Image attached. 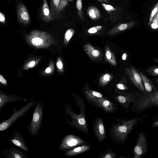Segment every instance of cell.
<instances>
[{"label": "cell", "mask_w": 158, "mask_h": 158, "mask_svg": "<svg viewBox=\"0 0 158 158\" xmlns=\"http://www.w3.org/2000/svg\"><path fill=\"white\" fill-rule=\"evenodd\" d=\"M138 122V119L134 118L130 119L117 118L116 122L112 123L110 128L109 135L111 140L117 144L124 143L128 135L133 130Z\"/></svg>", "instance_id": "1"}, {"label": "cell", "mask_w": 158, "mask_h": 158, "mask_svg": "<svg viewBox=\"0 0 158 158\" xmlns=\"http://www.w3.org/2000/svg\"><path fill=\"white\" fill-rule=\"evenodd\" d=\"M64 105L65 115H69L71 118V120L70 121L66 117L68 123L71 127H73L87 135H88L89 131L86 122L85 115L80 113L79 114L75 113L69 103H64Z\"/></svg>", "instance_id": "2"}, {"label": "cell", "mask_w": 158, "mask_h": 158, "mask_svg": "<svg viewBox=\"0 0 158 158\" xmlns=\"http://www.w3.org/2000/svg\"><path fill=\"white\" fill-rule=\"evenodd\" d=\"M44 108L43 102L40 100L37 101L31 120L27 127V131L33 137L38 135L40 132L42 122Z\"/></svg>", "instance_id": "3"}, {"label": "cell", "mask_w": 158, "mask_h": 158, "mask_svg": "<svg viewBox=\"0 0 158 158\" xmlns=\"http://www.w3.org/2000/svg\"><path fill=\"white\" fill-rule=\"evenodd\" d=\"M37 102L36 100L32 99L19 109L17 110L16 107H13L11 116L0 123V131H4L8 129L19 118L24 115L32 107L35 106Z\"/></svg>", "instance_id": "4"}, {"label": "cell", "mask_w": 158, "mask_h": 158, "mask_svg": "<svg viewBox=\"0 0 158 158\" xmlns=\"http://www.w3.org/2000/svg\"><path fill=\"white\" fill-rule=\"evenodd\" d=\"M131 109L138 112L154 106H158V90L154 93L147 95L139 96L135 98Z\"/></svg>", "instance_id": "5"}, {"label": "cell", "mask_w": 158, "mask_h": 158, "mask_svg": "<svg viewBox=\"0 0 158 158\" xmlns=\"http://www.w3.org/2000/svg\"><path fill=\"white\" fill-rule=\"evenodd\" d=\"M85 98L89 103L101 109L105 113H114L118 108L117 105L104 97Z\"/></svg>", "instance_id": "6"}, {"label": "cell", "mask_w": 158, "mask_h": 158, "mask_svg": "<svg viewBox=\"0 0 158 158\" xmlns=\"http://www.w3.org/2000/svg\"><path fill=\"white\" fill-rule=\"evenodd\" d=\"M86 142L76 135L69 134L61 140L58 148L60 151H66L76 147L86 144Z\"/></svg>", "instance_id": "7"}, {"label": "cell", "mask_w": 158, "mask_h": 158, "mask_svg": "<svg viewBox=\"0 0 158 158\" xmlns=\"http://www.w3.org/2000/svg\"><path fill=\"white\" fill-rule=\"evenodd\" d=\"M126 73L135 87L141 91L144 95H147L148 94L143 83L139 72L133 67L131 66L126 69Z\"/></svg>", "instance_id": "8"}, {"label": "cell", "mask_w": 158, "mask_h": 158, "mask_svg": "<svg viewBox=\"0 0 158 158\" xmlns=\"http://www.w3.org/2000/svg\"><path fill=\"white\" fill-rule=\"evenodd\" d=\"M93 130L98 141H103L106 137V133L104 123L102 118L96 117L93 122Z\"/></svg>", "instance_id": "9"}, {"label": "cell", "mask_w": 158, "mask_h": 158, "mask_svg": "<svg viewBox=\"0 0 158 158\" xmlns=\"http://www.w3.org/2000/svg\"><path fill=\"white\" fill-rule=\"evenodd\" d=\"M147 149L146 139L144 134L140 133L137 138V142L134 149L133 158H139L146 152Z\"/></svg>", "instance_id": "10"}, {"label": "cell", "mask_w": 158, "mask_h": 158, "mask_svg": "<svg viewBox=\"0 0 158 158\" xmlns=\"http://www.w3.org/2000/svg\"><path fill=\"white\" fill-rule=\"evenodd\" d=\"M104 9L109 15V19L112 22L120 20L122 18L123 9L121 7H115L104 3H101Z\"/></svg>", "instance_id": "11"}, {"label": "cell", "mask_w": 158, "mask_h": 158, "mask_svg": "<svg viewBox=\"0 0 158 158\" xmlns=\"http://www.w3.org/2000/svg\"><path fill=\"white\" fill-rule=\"evenodd\" d=\"M32 99L24 98L15 94L6 95L2 92L0 94V113L4 106L7 103L16 102H26L30 101Z\"/></svg>", "instance_id": "12"}, {"label": "cell", "mask_w": 158, "mask_h": 158, "mask_svg": "<svg viewBox=\"0 0 158 158\" xmlns=\"http://www.w3.org/2000/svg\"><path fill=\"white\" fill-rule=\"evenodd\" d=\"M114 101L125 109H128L131 104H132L136 98L135 96L130 94H119L113 98Z\"/></svg>", "instance_id": "13"}, {"label": "cell", "mask_w": 158, "mask_h": 158, "mask_svg": "<svg viewBox=\"0 0 158 158\" xmlns=\"http://www.w3.org/2000/svg\"><path fill=\"white\" fill-rule=\"evenodd\" d=\"M1 155L2 156L6 158H28L29 157L25 152L11 146L7 149L2 148Z\"/></svg>", "instance_id": "14"}, {"label": "cell", "mask_w": 158, "mask_h": 158, "mask_svg": "<svg viewBox=\"0 0 158 158\" xmlns=\"http://www.w3.org/2000/svg\"><path fill=\"white\" fill-rule=\"evenodd\" d=\"M29 37L33 45L40 47L44 45V40H47L49 35L44 32L33 31Z\"/></svg>", "instance_id": "15"}, {"label": "cell", "mask_w": 158, "mask_h": 158, "mask_svg": "<svg viewBox=\"0 0 158 158\" xmlns=\"http://www.w3.org/2000/svg\"><path fill=\"white\" fill-rule=\"evenodd\" d=\"M9 140L24 152H28L29 151V146L26 144L23 135L17 130L13 131V138L10 139Z\"/></svg>", "instance_id": "16"}, {"label": "cell", "mask_w": 158, "mask_h": 158, "mask_svg": "<svg viewBox=\"0 0 158 158\" xmlns=\"http://www.w3.org/2000/svg\"><path fill=\"white\" fill-rule=\"evenodd\" d=\"M52 17L54 18L59 15L67 5V0H50Z\"/></svg>", "instance_id": "17"}, {"label": "cell", "mask_w": 158, "mask_h": 158, "mask_svg": "<svg viewBox=\"0 0 158 158\" xmlns=\"http://www.w3.org/2000/svg\"><path fill=\"white\" fill-rule=\"evenodd\" d=\"M17 16L21 23L27 24L30 22V18L27 10L21 2H19L17 6Z\"/></svg>", "instance_id": "18"}, {"label": "cell", "mask_w": 158, "mask_h": 158, "mask_svg": "<svg viewBox=\"0 0 158 158\" xmlns=\"http://www.w3.org/2000/svg\"><path fill=\"white\" fill-rule=\"evenodd\" d=\"M90 148V146L85 144L65 151L64 153V155L67 157L73 156L86 152Z\"/></svg>", "instance_id": "19"}, {"label": "cell", "mask_w": 158, "mask_h": 158, "mask_svg": "<svg viewBox=\"0 0 158 158\" xmlns=\"http://www.w3.org/2000/svg\"><path fill=\"white\" fill-rule=\"evenodd\" d=\"M136 24V23L134 21L119 24L110 31L108 33L112 34L128 29L133 27Z\"/></svg>", "instance_id": "20"}, {"label": "cell", "mask_w": 158, "mask_h": 158, "mask_svg": "<svg viewBox=\"0 0 158 158\" xmlns=\"http://www.w3.org/2000/svg\"><path fill=\"white\" fill-rule=\"evenodd\" d=\"M139 73L147 92V95L151 94L156 92V89L151 81L141 72H139Z\"/></svg>", "instance_id": "21"}, {"label": "cell", "mask_w": 158, "mask_h": 158, "mask_svg": "<svg viewBox=\"0 0 158 158\" xmlns=\"http://www.w3.org/2000/svg\"><path fill=\"white\" fill-rule=\"evenodd\" d=\"M41 15L42 19L45 21L48 22L52 20L51 12L46 0H43Z\"/></svg>", "instance_id": "22"}, {"label": "cell", "mask_w": 158, "mask_h": 158, "mask_svg": "<svg viewBox=\"0 0 158 158\" xmlns=\"http://www.w3.org/2000/svg\"><path fill=\"white\" fill-rule=\"evenodd\" d=\"M87 13L92 19L94 20L99 19L101 16L99 10L94 6H90L88 8Z\"/></svg>", "instance_id": "23"}, {"label": "cell", "mask_w": 158, "mask_h": 158, "mask_svg": "<svg viewBox=\"0 0 158 158\" xmlns=\"http://www.w3.org/2000/svg\"><path fill=\"white\" fill-rule=\"evenodd\" d=\"M74 102L78 106L80 110V114L85 115L86 105L84 100L80 96H73Z\"/></svg>", "instance_id": "24"}, {"label": "cell", "mask_w": 158, "mask_h": 158, "mask_svg": "<svg viewBox=\"0 0 158 158\" xmlns=\"http://www.w3.org/2000/svg\"><path fill=\"white\" fill-rule=\"evenodd\" d=\"M117 155L110 148H107L104 151L100 153L98 156L100 158H115Z\"/></svg>", "instance_id": "25"}, {"label": "cell", "mask_w": 158, "mask_h": 158, "mask_svg": "<svg viewBox=\"0 0 158 158\" xmlns=\"http://www.w3.org/2000/svg\"><path fill=\"white\" fill-rule=\"evenodd\" d=\"M85 50L88 55L94 57H97L99 56L100 52L97 49H95L91 45L87 44L85 46Z\"/></svg>", "instance_id": "26"}, {"label": "cell", "mask_w": 158, "mask_h": 158, "mask_svg": "<svg viewBox=\"0 0 158 158\" xmlns=\"http://www.w3.org/2000/svg\"><path fill=\"white\" fill-rule=\"evenodd\" d=\"M106 56L107 59L111 64L114 65H116V61L115 56L108 48L106 49Z\"/></svg>", "instance_id": "27"}, {"label": "cell", "mask_w": 158, "mask_h": 158, "mask_svg": "<svg viewBox=\"0 0 158 158\" xmlns=\"http://www.w3.org/2000/svg\"><path fill=\"white\" fill-rule=\"evenodd\" d=\"M85 97H103L102 95L100 93L92 90L88 89L85 90L84 91Z\"/></svg>", "instance_id": "28"}, {"label": "cell", "mask_w": 158, "mask_h": 158, "mask_svg": "<svg viewBox=\"0 0 158 158\" xmlns=\"http://www.w3.org/2000/svg\"><path fill=\"white\" fill-rule=\"evenodd\" d=\"M76 7L77 10L78 16L82 21H84V18L83 16V11L82 10V0H77L76 2Z\"/></svg>", "instance_id": "29"}, {"label": "cell", "mask_w": 158, "mask_h": 158, "mask_svg": "<svg viewBox=\"0 0 158 158\" xmlns=\"http://www.w3.org/2000/svg\"><path fill=\"white\" fill-rule=\"evenodd\" d=\"M74 32V30L73 29H69L66 31L65 34L64 39V42L65 44H67L68 43L73 35Z\"/></svg>", "instance_id": "30"}, {"label": "cell", "mask_w": 158, "mask_h": 158, "mask_svg": "<svg viewBox=\"0 0 158 158\" xmlns=\"http://www.w3.org/2000/svg\"><path fill=\"white\" fill-rule=\"evenodd\" d=\"M112 78V76L108 73H106L101 77L100 82L102 85H104L107 84Z\"/></svg>", "instance_id": "31"}, {"label": "cell", "mask_w": 158, "mask_h": 158, "mask_svg": "<svg viewBox=\"0 0 158 158\" xmlns=\"http://www.w3.org/2000/svg\"><path fill=\"white\" fill-rule=\"evenodd\" d=\"M147 72L149 75L153 76L158 75V67H152L147 70Z\"/></svg>", "instance_id": "32"}, {"label": "cell", "mask_w": 158, "mask_h": 158, "mask_svg": "<svg viewBox=\"0 0 158 158\" xmlns=\"http://www.w3.org/2000/svg\"><path fill=\"white\" fill-rule=\"evenodd\" d=\"M102 27H103L101 26H95L89 28L88 30V32L90 34H94L97 32L101 29Z\"/></svg>", "instance_id": "33"}, {"label": "cell", "mask_w": 158, "mask_h": 158, "mask_svg": "<svg viewBox=\"0 0 158 158\" xmlns=\"http://www.w3.org/2000/svg\"><path fill=\"white\" fill-rule=\"evenodd\" d=\"M158 10V2L154 7L149 18V24L150 23L155 14Z\"/></svg>", "instance_id": "34"}, {"label": "cell", "mask_w": 158, "mask_h": 158, "mask_svg": "<svg viewBox=\"0 0 158 158\" xmlns=\"http://www.w3.org/2000/svg\"><path fill=\"white\" fill-rule=\"evenodd\" d=\"M117 87L119 89L122 90H125L128 89L127 87L123 84H118L117 85Z\"/></svg>", "instance_id": "35"}, {"label": "cell", "mask_w": 158, "mask_h": 158, "mask_svg": "<svg viewBox=\"0 0 158 158\" xmlns=\"http://www.w3.org/2000/svg\"><path fill=\"white\" fill-rule=\"evenodd\" d=\"M6 18L4 14L2 12H0V21L3 23H5Z\"/></svg>", "instance_id": "36"}, {"label": "cell", "mask_w": 158, "mask_h": 158, "mask_svg": "<svg viewBox=\"0 0 158 158\" xmlns=\"http://www.w3.org/2000/svg\"><path fill=\"white\" fill-rule=\"evenodd\" d=\"M0 81L3 84H6L7 83L6 80L1 75H0Z\"/></svg>", "instance_id": "37"}, {"label": "cell", "mask_w": 158, "mask_h": 158, "mask_svg": "<svg viewBox=\"0 0 158 158\" xmlns=\"http://www.w3.org/2000/svg\"><path fill=\"white\" fill-rule=\"evenodd\" d=\"M57 65L59 69H61L63 68V64L60 61H59L57 62Z\"/></svg>", "instance_id": "38"}, {"label": "cell", "mask_w": 158, "mask_h": 158, "mask_svg": "<svg viewBox=\"0 0 158 158\" xmlns=\"http://www.w3.org/2000/svg\"><path fill=\"white\" fill-rule=\"evenodd\" d=\"M35 64V62L34 61H32L29 64V66L30 67H32Z\"/></svg>", "instance_id": "39"}, {"label": "cell", "mask_w": 158, "mask_h": 158, "mask_svg": "<svg viewBox=\"0 0 158 158\" xmlns=\"http://www.w3.org/2000/svg\"><path fill=\"white\" fill-rule=\"evenodd\" d=\"M127 54L126 53H124L122 55V59L123 60H125L126 59Z\"/></svg>", "instance_id": "40"}, {"label": "cell", "mask_w": 158, "mask_h": 158, "mask_svg": "<svg viewBox=\"0 0 158 158\" xmlns=\"http://www.w3.org/2000/svg\"><path fill=\"white\" fill-rule=\"evenodd\" d=\"M51 69L49 67L47 68L45 70V72L47 73H49L51 72Z\"/></svg>", "instance_id": "41"}, {"label": "cell", "mask_w": 158, "mask_h": 158, "mask_svg": "<svg viewBox=\"0 0 158 158\" xmlns=\"http://www.w3.org/2000/svg\"><path fill=\"white\" fill-rule=\"evenodd\" d=\"M99 2H105L106 3H109V0H98Z\"/></svg>", "instance_id": "42"}, {"label": "cell", "mask_w": 158, "mask_h": 158, "mask_svg": "<svg viewBox=\"0 0 158 158\" xmlns=\"http://www.w3.org/2000/svg\"><path fill=\"white\" fill-rule=\"evenodd\" d=\"M153 61L155 62L158 63V59H155L153 60Z\"/></svg>", "instance_id": "43"}, {"label": "cell", "mask_w": 158, "mask_h": 158, "mask_svg": "<svg viewBox=\"0 0 158 158\" xmlns=\"http://www.w3.org/2000/svg\"><path fill=\"white\" fill-rule=\"evenodd\" d=\"M153 125L156 126H158V121L154 123L153 124Z\"/></svg>", "instance_id": "44"}, {"label": "cell", "mask_w": 158, "mask_h": 158, "mask_svg": "<svg viewBox=\"0 0 158 158\" xmlns=\"http://www.w3.org/2000/svg\"><path fill=\"white\" fill-rule=\"evenodd\" d=\"M125 157H124V156H121L120 157H119L118 158H125Z\"/></svg>", "instance_id": "45"}, {"label": "cell", "mask_w": 158, "mask_h": 158, "mask_svg": "<svg viewBox=\"0 0 158 158\" xmlns=\"http://www.w3.org/2000/svg\"><path fill=\"white\" fill-rule=\"evenodd\" d=\"M156 81L158 82V79H156Z\"/></svg>", "instance_id": "46"}, {"label": "cell", "mask_w": 158, "mask_h": 158, "mask_svg": "<svg viewBox=\"0 0 158 158\" xmlns=\"http://www.w3.org/2000/svg\"><path fill=\"white\" fill-rule=\"evenodd\" d=\"M69 0V1H72V0Z\"/></svg>", "instance_id": "47"}]
</instances>
